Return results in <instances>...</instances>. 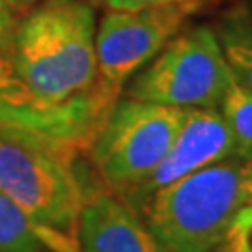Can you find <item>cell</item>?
Masks as SVG:
<instances>
[{
  "label": "cell",
  "instance_id": "1",
  "mask_svg": "<svg viewBox=\"0 0 252 252\" xmlns=\"http://www.w3.org/2000/svg\"><path fill=\"white\" fill-rule=\"evenodd\" d=\"M95 30L90 2L43 0L17 23L9 60L41 101H84L99 92Z\"/></svg>",
  "mask_w": 252,
  "mask_h": 252
},
{
  "label": "cell",
  "instance_id": "2",
  "mask_svg": "<svg viewBox=\"0 0 252 252\" xmlns=\"http://www.w3.org/2000/svg\"><path fill=\"white\" fill-rule=\"evenodd\" d=\"M243 206L241 161L232 157L153 190L135 211L161 252H207L222 245Z\"/></svg>",
  "mask_w": 252,
  "mask_h": 252
},
{
  "label": "cell",
  "instance_id": "3",
  "mask_svg": "<svg viewBox=\"0 0 252 252\" xmlns=\"http://www.w3.org/2000/svg\"><path fill=\"white\" fill-rule=\"evenodd\" d=\"M75 155L0 129V190L37 222L77 239L88 190L73 168Z\"/></svg>",
  "mask_w": 252,
  "mask_h": 252
},
{
  "label": "cell",
  "instance_id": "4",
  "mask_svg": "<svg viewBox=\"0 0 252 252\" xmlns=\"http://www.w3.org/2000/svg\"><path fill=\"white\" fill-rule=\"evenodd\" d=\"M185 118V108L120 97L88 153L105 189L126 198L155 170Z\"/></svg>",
  "mask_w": 252,
  "mask_h": 252
},
{
  "label": "cell",
  "instance_id": "5",
  "mask_svg": "<svg viewBox=\"0 0 252 252\" xmlns=\"http://www.w3.org/2000/svg\"><path fill=\"white\" fill-rule=\"evenodd\" d=\"M230 67L215 30H181L126 84V97L180 108H219Z\"/></svg>",
  "mask_w": 252,
  "mask_h": 252
},
{
  "label": "cell",
  "instance_id": "6",
  "mask_svg": "<svg viewBox=\"0 0 252 252\" xmlns=\"http://www.w3.org/2000/svg\"><path fill=\"white\" fill-rule=\"evenodd\" d=\"M204 4L185 0L140 9H108L95 30L101 90L118 99L127 82L161 53Z\"/></svg>",
  "mask_w": 252,
  "mask_h": 252
},
{
  "label": "cell",
  "instance_id": "7",
  "mask_svg": "<svg viewBox=\"0 0 252 252\" xmlns=\"http://www.w3.org/2000/svg\"><path fill=\"white\" fill-rule=\"evenodd\" d=\"M118 99L101 90L84 101L54 107L41 101L0 53V129L36 138L71 155L88 152Z\"/></svg>",
  "mask_w": 252,
  "mask_h": 252
},
{
  "label": "cell",
  "instance_id": "8",
  "mask_svg": "<svg viewBox=\"0 0 252 252\" xmlns=\"http://www.w3.org/2000/svg\"><path fill=\"white\" fill-rule=\"evenodd\" d=\"M235 157L234 138L219 108H185V118L155 170L127 194L135 209L153 190L180 180L190 172Z\"/></svg>",
  "mask_w": 252,
  "mask_h": 252
},
{
  "label": "cell",
  "instance_id": "9",
  "mask_svg": "<svg viewBox=\"0 0 252 252\" xmlns=\"http://www.w3.org/2000/svg\"><path fill=\"white\" fill-rule=\"evenodd\" d=\"M77 241L81 252H161L138 213L107 189L86 192Z\"/></svg>",
  "mask_w": 252,
  "mask_h": 252
},
{
  "label": "cell",
  "instance_id": "10",
  "mask_svg": "<svg viewBox=\"0 0 252 252\" xmlns=\"http://www.w3.org/2000/svg\"><path fill=\"white\" fill-rule=\"evenodd\" d=\"M0 252H81L79 241L37 222L0 190Z\"/></svg>",
  "mask_w": 252,
  "mask_h": 252
},
{
  "label": "cell",
  "instance_id": "11",
  "mask_svg": "<svg viewBox=\"0 0 252 252\" xmlns=\"http://www.w3.org/2000/svg\"><path fill=\"white\" fill-rule=\"evenodd\" d=\"M213 30L230 71L252 92V13L245 8L230 9Z\"/></svg>",
  "mask_w": 252,
  "mask_h": 252
},
{
  "label": "cell",
  "instance_id": "12",
  "mask_svg": "<svg viewBox=\"0 0 252 252\" xmlns=\"http://www.w3.org/2000/svg\"><path fill=\"white\" fill-rule=\"evenodd\" d=\"M219 110L232 133L235 157L239 161L252 157V92L230 73Z\"/></svg>",
  "mask_w": 252,
  "mask_h": 252
},
{
  "label": "cell",
  "instance_id": "13",
  "mask_svg": "<svg viewBox=\"0 0 252 252\" xmlns=\"http://www.w3.org/2000/svg\"><path fill=\"white\" fill-rule=\"evenodd\" d=\"M222 247L228 252H252V206H243L239 209Z\"/></svg>",
  "mask_w": 252,
  "mask_h": 252
},
{
  "label": "cell",
  "instance_id": "14",
  "mask_svg": "<svg viewBox=\"0 0 252 252\" xmlns=\"http://www.w3.org/2000/svg\"><path fill=\"white\" fill-rule=\"evenodd\" d=\"M15 27H17V21H15L13 11L8 8L4 0H0V53H4L8 58L11 54Z\"/></svg>",
  "mask_w": 252,
  "mask_h": 252
},
{
  "label": "cell",
  "instance_id": "15",
  "mask_svg": "<svg viewBox=\"0 0 252 252\" xmlns=\"http://www.w3.org/2000/svg\"><path fill=\"white\" fill-rule=\"evenodd\" d=\"M108 9H140L150 6H162V4H174V2H185V0H101ZM207 2V0H200Z\"/></svg>",
  "mask_w": 252,
  "mask_h": 252
},
{
  "label": "cell",
  "instance_id": "16",
  "mask_svg": "<svg viewBox=\"0 0 252 252\" xmlns=\"http://www.w3.org/2000/svg\"><path fill=\"white\" fill-rule=\"evenodd\" d=\"M241 192L245 206H252V157L241 161Z\"/></svg>",
  "mask_w": 252,
  "mask_h": 252
},
{
  "label": "cell",
  "instance_id": "17",
  "mask_svg": "<svg viewBox=\"0 0 252 252\" xmlns=\"http://www.w3.org/2000/svg\"><path fill=\"white\" fill-rule=\"evenodd\" d=\"M13 15H25L37 4V0H4Z\"/></svg>",
  "mask_w": 252,
  "mask_h": 252
},
{
  "label": "cell",
  "instance_id": "18",
  "mask_svg": "<svg viewBox=\"0 0 252 252\" xmlns=\"http://www.w3.org/2000/svg\"><path fill=\"white\" fill-rule=\"evenodd\" d=\"M207 252H228V251H226L222 245H219V247H215V249H211V251H207Z\"/></svg>",
  "mask_w": 252,
  "mask_h": 252
}]
</instances>
